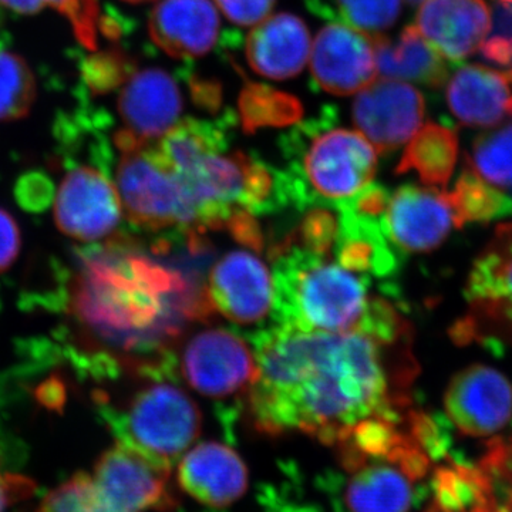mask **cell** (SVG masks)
<instances>
[{
    "mask_svg": "<svg viewBox=\"0 0 512 512\" xmlns=\"http://www.w3.org/2000/svg\"><path fill=\"white\" fill-rule=\"evenodd\" d=\"M426 104L419 90L393 79L373 80L353 103V121L380 153L394 151L420 130Z\"/></svg>",
    "mask_w": 512,
    "mask_h": 512,
    "instance_id": "obj_15",
    "label": "cell"
},
{
    "mask_svg": "<svg viewBox=\"0 0 512 512\" xmlns=\"http://www.w3.org/2000/svg\"><path fill=\"white\" fill-rule=\"evenodd\" d=\"M114 141L121 154L114 185L127 220L147 231L177 228L207 234L191 191L157 143H137L123 131Z\"/></svg>",
    "mask_w": 512,
    "mask_h": 512,
    "instance_id": "obj_5",
    "label": "cell"
},
{
    "mask_svg": "<svg viewBox=\"0 0 512 512\" xmlns=\"http://www.w3.org/2000/svg\"><path fill=\"white\" fill-rule=\"evenodd\" d=\"M444 409L466 436H494L512 421V383L494 367H466L448 384Z\"/></svg>",
    "mask_w": 512,
    "mask_h": 512,
    "instance_id": "obj_13",
    "label": "cell"
},
{
    "mask_svg": "<svg viewBox=\"0 0 512 512\" xmlns=\"http://www.w3.org/2000/svg\"><path fill=\"white\" fill-rule=\"evenodd\" d=\"M242 123L247 131L264 126L293 123L302 114L301 104L288 94L251 84L239 101Z\"/></svg>",
    "mask_w": 512,
    "mask_h": 512,
    "instance_id": "obj_28",
    "label": "cell"
},
{
    "mask_svg": "<svg viewBox=\"0 0 512 512\" xmlns=\"http://www.w3.org/2000/svg\"><path fill=\"white\" fill-rule=\"evenodd\" d=\"M148 30L167 55L194 59L207 55L217 43L220 18L210 0H160Z\"/></svg>",
    "mask_w": 512,
    "mask_h": 512,
    "instance_id": "obj_20",
    "label": "cell"
},
{
    "mask_svg": "<svg viewBox=\"0 0 512 512\" xmlns=\"http://www.w3.org/2000/svg\"><path fill=\"white\" fill-rule=\"evenodd\" d=\"M258 379L249 410L261 433H305L335 447L367 417L403 419L409 409V365L392 362L372 333H305L276 325L254 339Z\"/></svg>",
    "mask_w": 512,
    "mask_h": 512,
    "instance_id": "obj_2",
    "label": "cell"
},
{
    "mask_svg": "<svg viewBox=\"0 0 512 512\" xmlns=\"http://www.w3.org/2000/svg\"><path fill=\"white\" fill-rule=\"evenodd\" d=\"M33 484L26 478L0 470V512L32 493Z\"/></svg>",
    "mask_w": 512,
    "mask_h": 512,
    "instance_id": "obj_35",
    "label": "cell"
},
{
    "mask_svg": "<svg viewBox=\"0 0 512 512\" xmlns=\"http://www.w3.org/2000/svg\"><path fill=\"white\" fill-rule=\"evenodd\" d=\"M332 10L343 25L377 36L399 18L402 0H333Z\"/></svg>",
    "mask_w": 512,
    "mask_h": 512,
    "instance_id": "obj_29",
    "label": "cell"
},
{
    "mask_svg": "<svg viewBox=\"0 0 512 512\" xmlns=\"http://www.w3.org/2000/svg\"><path fill=\"white\" fill-rule=\"evenodd\" d=\"M183 99L170 74L160 69L131 76L119 97L123 133L137 143H157L178 123Z\"/></svg>",
    "mask_w": 512,
    "mask_h": 512,
    "instance_id": "obj_18",
    "label": "cell"
},
{
    "mask_svg": "<svg viewBox=\"0 0 512 512\" xmlns=\"http://www.w3.org/2000/svg\"><path fill=\"white\" fill-rule=\"evenodd\" d=\"M407 2L412 3V5H417V3H421L423 0H407Z\"/></svg>",
    "mask_w": 512,
    "mask_h": 512,
    "instance_id": "obj_38",
    "label": "cell"
},
{
    "mask_svg": "<svg viewBox=\"0 0 512 512\" xmlns=\"http://www.w3.org/2000/svg\"><path fill=\"white\" fill-rule=\"evenodd\" d=\"M309 59L313 77L325 92L336 96L355 94L375 80V36L332 23L316 36Z\"/></svg>",
    "mask_w": 512,
    "mask_h": 512,
    "instance_id": "obj_16",
    "label": "cell"
},
{
    "mask_svg": "<svg viewBox=\"0 0 512 512\" xmlns=\"http://www.w3.org/2000/svg\"><path fill=\"white\" fill-rule=\"evenodd\" d=\"M470 313L458 323L456 339L512 343V225L497 229L467 278Z\"/></svg>",
    "mask_w": 512,
    "mask_h": 512,
    "instance_id": "obj_7",
    "label": "cell"
},
{
    "mask_svg": "<svg viewBox=\"0 0 512 512\" xmlns=\"http://www.w3.org/2000/svg\"><path fill=\"white\" fill-rule=\"evenodd\" d=\"M429 467L426 447L410 436L390 456L366 458L346 468V507L349 512H409L414 484Z\"/></svg>",
    "mask_w": 512,
    "mask_h": 512,
    "instance_id": "obj_9",
    "label": "cell"
},
{
    "mask_svg": "<svg viewBox=\"0 0 512 512\" xmlns=\"http://www.w3.org/2000/svg\"><path fill=\"white\" fill-rule=\"evenodd\" d=\"M124 2L143 3V2H148V0H124Z\"/></svg>",
    "mask_w": 512,
    "mask_h": 512,
    "instance_id": "obj_36",
    "label": "cell"
},
{
    "mask_svg": "<svg viewBox=\"0 0 512 512\" xmlns=\"http://www.w3.org/2000/svg\"><path fill=\"white\" fill-rule=\"evenodd\" d=\"M211 255L207 237L188 232L183 248L167 239L148 249L114 238L82 252L67 291L80 342L109 369L174 363L184 330L214 313L202 281Z\"/></svg>",
    "mask_w": 512,
    "mask_h": 512,
    "instance_id": "obj_1",
    "label": "cell"
},
{
    "mask_svg": "<svg viewBox=\"0 0 512 512\" xmlns=\"http://www.w3.org/2000/svg\"><path fill=\"white\" fill-rule=\"evenodd\" d=\"M377 73L383 79L410 80L440 87L448 77L446 57L416 26H407L396 42L375 36Z\"/></svg>",
    "mask_w": 512,
    "mask_h": 512,
    "instance_id": "obj_23",
    "label": "cell"
},
{
    "mask_svg": "<svg viewBox=\"0 0 512 512\" xmlns=\"http://www.w3.org/2000/svg\"><path fill=\"white\" fill-rule=\"evenodd\" d=\"M466 164L494 187L512 190V124L478 137Z\"/></svg>",
    "mask_w": 512,
    "mask_h": 512,
    "instance_id": "obj_26",
    "label": "cell"
},
{
    "mask_svg": "<svg viewBox=\"0 0 512 512\" xmlns=\"http://www.w3.org/2000/svg\"><path fill=\"white\" fill-rule=\"evenodd\" d=\"M180 369L188 386L212 400L249 392L258 379V362L248 343L221 328L191 336L181 352Z\"/></svg>",
    "mask_w": 512,
    "mask_h": 512,
    "instance_id": "obj_8",
    "label": "cell"
},
{
    "mask_svg": "<svg viewBox=\"0 0 512 512\" xmlns=\"http://www.w3.org/2000/svg\"><path fill=\"white\" fill-rule=\"evenodd\" d=\"M173 375L168 370H146V383L116 410H107L117 441L170 468L198 440L202 427L200 407L171 382Z\"/></svg>",
    "mask_w": 512,
    "mask_h": 512,
    "instance_id": "obj_4",
    "label": "cell"
},
{
    "mask_svg": "<svg viewBox=\"0 0 512 512\" xmlns=\"http://www.w3.org/2000/svg\"><path fill=\"white\" fill-rule=\"evenodd\" d=\"M0 6L18 13H36L49 8L62 13L86 45L97 42V6L93 0H0Z\"/></svg>",
    "mask_w": 512,
    "mask_h": 512,
    "instance_id": "obj_31",
    "label": "cell"
},
{
    "mask_svg": "<svg viewBox=\"0 0 512 512\" xmlns=\"http://www.w3.org/2000/svg\"><path fill=\"white\" fill-rule=\"evenodd\" d=\"M121 202L116 185L97 168L69 171L57 190L55 220L64 235L80 242L111 237L119 227Z\"/></svg>",
    "mask_w": 512,
    "mask_h": 512,
    "instance_id": "obj_12",
    "label": "cell"
},
{
    "mask_svg": "<svg viewBox=\"0 0 512 512\" xmlns=\"http://www.w3.org/2000/svg\"><path fill=\"white\" fill-rule=\"evenodd\" d=\"M271 256L279 326L305 333L363 329L376 299L369 276L293 245H274Z\"/></svg>",
    "mask_w": 512,
    "mask_h": 512,
    "instance_id": "obj_3",
    "label": "cell"
},
{
    "mask_svg": "<svg viewBox=\"0 0 512 512\" xmlns=\"http://www.w3.org/2000/svg\"><path fill=\"white\" fill-rule=\"evenodd\" d=\"M177 483L198 503L225 508L247 493L248 467L234 448L218 441H207L191 447L181 458Z\"/></svg>",
    "mask_w": 512,
    "mask_h": 512,
    "instance_id": "obj_17",
    "label": "cell"
},
{
    "mask_svg": "<svg viewBox=\"0 0 512 512\" xmlns=\"http://www.w3.org/2000/svg\"><path fill=\"white\" fill-rule=\"evenodd\" d=\"M20 251V231L8 212L0 210V274L15 262Z\"/></svg>",
    "mask_w": 512,
    "mask_h": 512,
    "instance_id": "obj_34",
    "label": "cell"
},
{
    "mask_svg": "<svg viewBox=\"0 0 512 512\" xmlns=\"http://www.w3.org/2000/svg\"><path fill=\"white\" fill-rule=\"evenodd\" d=\"M457 158L456 131L430 121L412 137L396 173H416L421 183L430 187H446L456 168Z\"/></svg>",
    "mask_w": 512,
    "mask_h": 512,
    "instance_id": "obj_24",
    "label": "cell"
},
{
    "mask_svg": "<svg viewBox=\"0 0 512 512\" xmlns=\"http://www.w3.org/2000/svg\"><path fill=\"white\" fill-rule=\"evenodd\" d=\"M380 224L400 251L429 252L443 244L451 229L460 228L448 192L403 185L389 195Z\"/></svg>",
    "mask_w": 512,
    "mask_h": 512,
    "instance_id": "obj_14",
    "label": "cell"
},
{
    "mask_svg": "<svg viewBox=\"0 0 512 512\" xmlns=\"http://www.w3.org/2000/svg\"><path fill=\"white\" fill-rule=\"evenodd\" d=\"M170 474V467L117 441L97 461L92 478L113 512L168 511L175 504Z\"/></svg>",
    "mask_w": 512,
    "mask_h": 512,
    "instance_id": "obj_10",
    "label": "cell"
},
{
    "mask_svg": "<svg viewBox=\"0 0 512 512\" xmlns=\"http://www.w3.org/2000/svg\"><path fill=\"white\" fill-rule=\"evenodd\" d=\"M448 107L468 127H495L512 116V72L470 64L447 84Z\"/></svg>",
    "mask_w": 512,
    "mask_h": 512,
    "instance_id": "obj_21",
    "label": "cell"
},
{
    "mask_svg": "<svg viewBox=\"0 0 512 512\" xmlns=\"http://www.w3.org/2000/svg\"><path fill=\"white\" fill-rule=\"evenodd\" d=\"M416 28L446 57L461 62L484 45L491 29L485 0H423Z\"/></svg>",
    "mask_w": 512,
    "mask_h": 512,
    "instance_id": "obj_19",
    "label": "cell"
},
{
    "mask_svg": "<svg viewBox=\"0 0 512 512\" xmlns=\"http://www.w3.org/2000/svg\"><path fill=\"white\" fill-rule=\"evenodd\" d=\"M426 512H439V508H437V505L434 504L433 507H431L430 510Z\"/></svg>",
    "mask_w": 512,
    "mask_h": 512,
    "instance_id": "obj_37",
    "label": "cell"
},
{
    "mask_svg": "<svg viewBox=\"0 0 512 512\" xmlns=\"http://www.w3.org/2000/svg\"><path fill=\"white\" fill-rule=\"evenodd\" d=\"M311 50L308 28L291 13L268 16L247 40L248 63L254 72L272 80L291 79L301 73Z\"/></svg>",
    "mask_w": 512,
    "mask_h": 512,
    "instance_id": "obj_22",
    "label": "cell"
},
{
    "mask_svg": "<svg viewBox=\"0 0 512 512\" xmlns=\"http://www.w3.org/2000/svg\"><path fill=\"white\" fill-rule=\"evenodd\" d=\"M36 97L35 74L15 53L0 50V121L22 119Z\"/></svg>",
    "mask_w": 512,
    "mask_h": 512,
    "instance_id": "obj_27",
    "label": "cell"
},
{
    "mask_svg": "<svg viewBox=\"0 0 512 512\" xmlns=\"http://www.w3.org/2000/svg\"><path fill=\"white\" fill-rule=\"evenodd\" d=\"M258 252L237 249L218 259L205 289L214 312L238 325H255L274 311L275 284Z\"/></svg>",
    "mask_w": 512,
    "mask_h": 512,
    "instance_id": "obj_11",
    "label": "cell"
},
{
    "mask_svg": "<svg viewBox=\"0 0 512 512\" xmlns=\"http://www.w3.org/2000/svg\"><path fill=\"white\" fill-rule=\"evenodd\" d=\"M39 512H113L103 500L92 474L79 473L50 491Z\"/></svg>",
    "mask_w": 512,
    "mask_h": 512,
    "instance_id": "obj_32",
    "label": "cell"
},
{
    "mask_svg": "<svg viewBox=\"0 0 512 512\" xmlns=\"http://www.w3.org/2000/svg\"><path fill=\"white\" fill-rule=\"evenodd\" d=\"M377 167L375 147L359 131L332 128L309 141L296 175L286 178L289 198L299 204L309 200H352L372 184Z\"/></svg>",
    "mask_w": 512,
    "mask_h": 512,
    "instance_id": "obj_6",
    "label": "cell"
},
{
    "mask_svg": "<svg viewBox=\"0 0 512 512\" xmlns=\"http://www.w3.org/2000/svg\"><path fill=\"white\" fill-rule=\"evenodd\" d=\"M215 3L235 25L255 26L268 18L275 0H215Z\"/></svg>",
    "mask_w": 512,
    "mask_h": 512,
    "instance_id": "obj_33",
    "label": "cell"
},
{
    "mask_svg": "<svg viewBox=\"0 0 512 512\" xmlns=\"http://www.w3.org/2000/svg\"><path fill=\"white\" fill-rule=\"evenodd\" d=\"M339 235V215L328 208H313L303 217L295 231L289 232L275 245H293L312 252V254L330 256Z\"/></svg>",
    "mask_w": 512,
    "mask_h": 512,
    "instance_id": "obj_30",
    "label": "cell"
},
{
    "mask_svg": "<svg viewBox=\"0 0 512 512\" xmlns=\"http://www.w3.org/2000/svg\"><path fill=\"white\" fill-rule=\"evenodd\" d=\"M448 195L460 228L467 222H490L508 217L512 212V197L487 183L467 164Z\"/></svg>",
    "mask_w": 512,
    "mask_h": 512,
    "instance_id": "obj_25",
    "label": "cell"
}]
</instances>
